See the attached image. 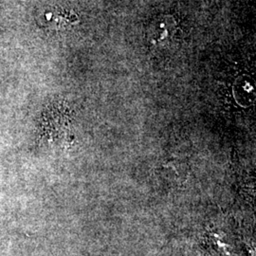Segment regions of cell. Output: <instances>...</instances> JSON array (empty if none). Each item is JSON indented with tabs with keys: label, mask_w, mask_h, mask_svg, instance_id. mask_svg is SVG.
Here are the masks:
<instances>
[{
	"label": "cell",
	"mask_w": 256,
	"mask_h": 256,
	"mask_svg": "<svg viewBox=\"0 0 256 256\" xmlns=\"http://www.w3.org/2000/svg\"><path fill=\"white\" fill-rule=\"evenodd\" d=\"M174 32V23L171 18L164 16L154 21L148 30V41L152 46H164L170 42Z\"/></svg>",
	"instance_id": "1"
},
{
	"label": "cell",
	"mask_w": 256,
	"mask_h": 256,
	"mask_svg": "<svg viewBox=\"0 0 256 256\" xmlns=\"http://www.w3.org/2000/svg\"><path fill=\"white\" fill-rule=\"evenodd\" d=\"M66 14L60 10H48L45 12L42 16L48 26L50 27H63L70 23V20L66 19Z\"/></svg>",
	"instance_id": "2"
}]
</instances>
